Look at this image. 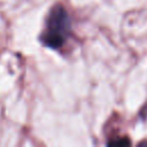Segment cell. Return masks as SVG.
I'll use <instances>...</instances> for the list:
<instances>
[{"instance_id":"6da1fadb","label":"cell","mask_w":147,"mask_h":147,"mask_svg":"<svg viewBox=\"0 0 147 147\" xmlns=\"http://www.w3.org/2000/svg\"><path fill=\"white\" fill-rule=\"evenodd\" d=\"M69 29L70 20L67 10L61 5H56L52 8L48 15L46 29L41 34V40L51 48H59L64 44Z\"/></svg>"}]
</instances>
